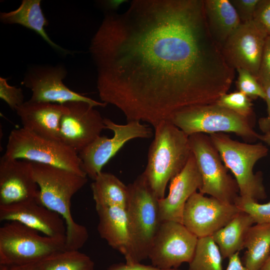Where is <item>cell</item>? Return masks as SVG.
Masks as SVG:
<instances>
[{"instance_id":"7","label":"cell","mask_w":270,"mask_h":270,"mask_svg":"<svg viewBox=\"0 0 270 270\" xmlns=\"http://www.w3.org/2000/svg\"><path fill=\"white\" fill-rule=\"evenodd\" d=\"M66 242L45 235L16 221L0 228V264L22 265L40 262L66 250Z\"/></svg>"},{"instance_id":"34","label":"cell","mask_w":270,"mask_h":270,"mask_svg":"<svg viewBox=\"0 0 270 270\" xmlns=\"http://www.w3.org/2000/svg\"><path fill=\"white\" fill-rule=\"evenodd\" d=\"M253 20L270 36V0H260Z\"/></svg>"},{"instance_id":"23","label":"cell","mask_w":270,"mask_h":270,"mask_svg":"<svg viewBox=\"0 0 270 270\" xmlns=\"http://www.w3.org/2000/svg\"><path fill=\"white\" fill-rule=\"evenodd\" d=\"M254 224L250 215L240 212L212 236L223 258H229L244 248L246 235Z\"/></svg>"},{"instance_id":"22","label":"cell","mask_w":270,"mask_h":270,"mask_svg":"<svg viewBox=\"0 0 270 270\" xmlns=\"http://www.w3.org/2000/svg\"><path fill=\"white\" fill-rule=\"evenodd\" d=\"M40 0H23L16 10L1 12L0 20L4 24H17L36 32L54 48L66 54L64 49L51 40L46 34L44 26L48 22L44 16L40 7Z\"/></svg>"},{"instance_id":"4","label":"cell","mask_w":270,"mask_h":270,"mask_svg":"<svg viewBox=\"0 0 270 270\" xmlns=\"http://www.w3.org/2000/svg\"><path fill=\"white\" fill-rule=\"evenodd\" d=\"M222 161L232 173L239 189V196L258 202L267 197L260 172L254 174L256 164L266 156L268 148L262 143L241 142L223 133L210 134Z\"/></svg>"},{"instance_id":"17","label":"cell","mask_w":270,"mask_h":270,"mask_svg":"<svg viewBox=\"0 0 270 270\" xmlns=\"http://www.w3.org/2000/svg\"><path fill=\"white\" fill-rule=\"evenodd\" d=\"M38 186L32 162L3 155L0 159V204L37 199Z\"/></svg>"},{"instance_id":"11","label":"cell","mask_w":270,"mask_h":270,"mask_svg":"<svg viewBox=\"0 0 270 270\" xmlns=\"http://www.w3.org/2000/svg\"><path fill=\"white\" fill-rule=\"evenodd\" d=\"M198 238L182 223L161 222L150 246L148 258L153 266L163 270L178 268L192 260Z\"/></svg>"},{"instance_id":"32","label":"cell","mask_w":270,"mask_h":270,"mask_svg":"<svg viewBox=\"0 0 270 270\" xmlns=\"http://www.w3.org/2000/svg\"><path fill=\"white\" fill-rule=\"evenodd\" d=\"M257 79L264 90L270 85V36H268L266 40Z\"/></svg>"},{"instance_id":"5","label":"cell","mask_w":270,"mask_h":270,"mask_svg":"<svg viewBox=\"0 0 270 270\" xmlns=\"http://www.w3.org/2000/svg\"><path fill=\"white\" fill-rule=\"evenodd\" d=\"M168 120L188 136L198 133L231 132L249 142L260 140V134L253 128L250 118L216 103L184 108L173 113Z\"/></svg>"},{"instance_id":"30","label":"cell","mask_w":270,"mask_h":270,"mask_svg":"<svg viewBox=\"0 0 270 270\" xmlns=\"http://www.w3.org/2000/svg\"><path fill=\"white\" fill-rule=\"evenodd\" d=\"M236 70L238 72L237 86L239 91L250 98H260L264 100L265 91L257 78L245 70L238 68Z\"/></svg>"},{"instance_id":"35","label":"cell","mask_w":270,"mask_h":270,"mask_svg":"<svg viewBox=\"0 0 270 270\" xmlns=\"http://www.w3.org/2000/svg\"><path fill=\"white\" fill-rule=\"evenodd\" d=\"M106 270H180L179 268L163 270L156 266L144 265L140 262L137 263H118L113 264Z\"/></svg>"},{"instance_id":"20","label":"cell","mask_w":270,"mask_h":270,"mask_svg":"<svg viewBox=\"0 0 270 270\" xmlns=\"http://www.w3.org/2000/svg\"><path fill=\"white\" fill-rule=\"evenodd\" d=\"M66 110L64 104L29 100L16 112L24 128L42 136L60 140V122Z\"/></svg>"},{"instance_id":"24","label":"cell","mask_w":270,"mask_h":270,"mask_svg":"<svg viewBox=\"0 0 270 270\" xmlns=\"http://www.w3.org/2000/svg\"><path fill=\"white\" fill-rule=\"evenodd\" d=\"M96 208L120 206L126 208L129 198L128 186L114 174L100 172L91 184Z\"/></svg>"},{"instance_id":"28","label":"cell","mask_w":270,"mask_h":270,"mask_svg":"<svg viewBox=\"0 0 270 270\" xmlns=\"http://www.w3.org/2000/svg\"><path fill=\"white\" fill-rule=\"evenodd\" d=\"M216 103L247 118H250L252 115V104L250 99L240 91L223 94Z\"/></svg>"},{"instance_id":"31","label":"cell","mask_w":270,"mask_h":270,"mask_svg":"<svg viewBox=\"0 0 270 270\" xmlns=\"http://www.w3.org/2000/svg\"><path fill=\"white\" fill-rule=\"evenodd\" d=\"M0 98L15 111L24 102L22 90L10 86L6 79L2 77L0 78Z\"/></svg>"},{"instance_id":"8","label":"cell","mask_w":270,"mask_h":270,"mask_svg":"<svg viewBox=\"0 0 270 270\" xmlns=\"http://www.w3.org/2000/svg\"><path fill=\"white\" fill-rule=\"evenodd\" d=\"M5 156L63 168L87 176L78 154L60 140H51L23 128L11 131Z\"/></svg>"},{"instance_id":"37","label":"cell","mask_w":270,"mask_h":270,"mask_svg":"<svg viewBox=\"0 0 270 270\" xmlns=\"http://www.w3.org/2000/svg\"><path fill=\"white\" fill-rule=\"evenodd\" d=\"M238 252L228 258V265L226 270H248L242 264Z\"/></svg>"},{"instance_id":"29","label":"cell","mask_w":270,"mask_h":270,"mask_svg":"<svg viewBox=\"0 0 270 270\" xmlns=\"http://www.w3.org/2000/svg\"><path fill=\"white\" fill-rule=\"evenodd\" d=\"M234 204L241 212L250 215L255 224H270V202L261 204L250 199L242 198L239 196Z\"/></svg>"},{"instance_id":"3","label":"cell","mask_w":270,"mask_h":270,"mask_svg":"<svg viewBox=\"0 0 270 270\" xmlns=\"http://www.w3.org/2000/svg\"><path fill=\"white\" fill-rule=\"evenodd\" d=\"M154 130L142 174L160 200L165 197L168 184L184 168L192 151L188 136L170 121L161 122Z\"/></svg>"},{"instance_id":"14","label":"cell","mask_w":270,"mask_h":270,"mask_svg":"<svg viewBox=\"0 0 270 270\" xmlns=\"http://www.w3.org/2000/svg\"><path fill=\"white\" fill-rule=\"evenodd\" d=\"M267 36L254 20L241 23L222 47L226 60L234 69L245 70L257 78Z\"/></svg>"},{"instance_id":"40","label":"cell","mask_w":270,"mask_h":270,"mask_svg":"<svg viewBox=\"0 0 270 270\" xmlns=\"http://www.w3.org/2000/svg\"><path fill=\"white\" fill-rule=\"evenodd\" d=\"M260 270H270V253L266 262Z\"/></svg>"},{"instance_id":"21","label":"cell","mask_w":270,"mask_h":270,"mask_svg":"<svg viewBox=\"0 0 270 270\" xmlns=\"http://www.w3.org/2000/svg\"><path fill=\"white\" fill-rule=\"evenodd\" d=\"M204 10L210 32L222 46L241 22L230 0H204Z\"/></svg>"},{"instance_id":"25","label":"cell","mask_w":270,"mask_h":270,"mask_svg":"<svg viewBox=\"0 0 270 270\" xmlns=\"http://www.w3.org/2000/svg\"><path fill=\"white\" fill-rule=\"evenodd\" d=\"M242 262L248 270H260L270 253V224H256L248 230Z\"/></svg>"},{"instance_id":"13","label":"cell","mask_w":270,"mask_h":270,"mask_svg":"<svg viewBox=\"0 0 270 270\" xmlns=\"http://www.w3.org/2000/svg\"><path fill=\"white\" fill-rule=\"evenodd\" d=\"M63 104L66 110L60 122L59 140L78 154L100 136L106 128L104 118L94 106L84 102Z\"/></svg>"},{"instance_id":"36","label":"cell","mask_w":270,"mask_h":270,"mask_svg":"<svg viewBox=\"0 0 270 270\" xmlns=\"http://www.w3.org/2000/svg\"><path fill=\"white\" fill-rule=\"evenodd\" d=\"M264 90L266 94L264 100L267 104L268 114L266 116L260 118L258 121L259 128L264 134L270 132V85Z\"/></svg>"},{"instance_id":"1","label":"cell","mask_w":270,"mask_h":270,"mask_svg":"<svg viewBox=\"0 0 270 270\" xmlns=\"http://www.w3.org/2000/svg\"><path fill=\"white\" fill-rule=\"evenodd\" d=\"M102 102L156 128L184 108L216 103L234 77L204 0H134L109 10L92 39Z\"/></svg>"},{"instance_id":"6","label":"cell","mask_w":270,"mask_h":270,"mask_svg":"<svg viewBox=\"0 0 270 270\" xmlns=\"http://www.w3.org/2000/svg\"><path fill=\"white\" fill-rule=\"evenodd\" d=\"M128 186L129 198L126 210L136 261L140 262L148 258L150 246L162 222L159 198L142 173Z\"/></svg>"},{"instance_id":"9","label":"cell","mask_w":270,"mask_h":270,"mask_svg":"<svg viewBox=\"0 0 270 270\" xmlns=\"http://www.w3.org/2000/svg\"><path fill=\"white\" fill-rule=\"evenodd\" d=\"M191 151L200 174L202 185L199 192L220 201L234 204L239 196L237 182L228 173L210 136L198 133L188 136Z\"/></svg>"},{"instance_id":"12","label":"cell","mask_w":270,"mask_h":270,"mask_svg":"<svg viewBox=\"0 0 270 270\" xmlns=\"http://www.w3.org/2000/svg\"><path fill=\"white\" fill-rule=\"evenodd\" d=\"M240 212L234 204L196 192L184 206L182 224L198 238L212 236Z\"/></svg>"},{"instance_id":"16","label":"cell","mask_w":270,"mask_h":270,"mask_svg":"<svg viewBox=\"0 0 270 270\" xmlns=\"http://www.w3.org/2000/svg\"><path fill=\"white\" fill-rule=\"evenodd\" d=\"M0 220L18 222L44 235L66 242V230L64 218L36 200L0 204Z\"/></svg>"},{"instance_id":"15","label":"cell","mask_w":270,"mask_h":270,"mask_svg":"<svg viewBox=\"0 0 270 270\" xmlns=\"http://www.w3.org/2000/svg\"><path fill=\"white\" fill-rule=\"evenodd\" d=\"M66 72L62 66L40 68L26 74L22 84L32 92L30 101L63 104L74 101L84 102L94 107H105L99 102L68 88L63 82Z\"/></svg>"},{"instance_id":"10","label":"cell","mask_w":270,"mask_h":270,"mask_svg":"<svg viewBox=\"0 0 270 270\" xmlns=\"http://www.w3.org/2000/svg\"><path fill=\"white\" fill-rule=\"evenodd\" d=\"M104 124L106 128L114 132L113 136H100L78 153L83 170L93 180L127 142L137 138H150L153 134L150 128L139 121L120 124L104 118Z\"/></svg>"},{"instance_id":"33","label":"cell","mask_w":270,"mask_h":270,"mask_svg":"<svg viewBox=\"0 0 270 270\" xmlns=\"http://www.w3.org/2000/svg\"><path fill=\"white\" fill-rule=\"evenodd\" d=\"M234 8L241 23L253 20L260 0H230Z\"/></svg>"},{"instance_id":"2","label":"cell","mask_w":270,"mask_h":270,"mask_svg":"<svg viewBox=\"0 0 270 270\" xmlns=\"http://www.w3.org/2000/svg\"><path fill=\"white\" fill-rule=\"evenodd\" d=\"M32 164L38 187L36 201L64 218L66 230V250H78L87 241L88 233L86 226L73 218L71 200L87 183V176L53 166L34 162Z\"/></svg>"},{"instance_id":"19","label":"cell","mask_w":270,"mask_h":270,"mask_svg":"<svg viewBox=\"0 0 270 270\" xmlns=\"http://www.w3.org/2000/svg\"><path fill=\"white\" fill-rule=\"evenodd\" d=\"M96 208L98 218L97 228L100 236L122 254L126 262L137 263L126 208L120 206Z\"/></svg>"},{"instance_id":"38","label":"cell","mask_w":270,"mask_h":270,"mask_svg":"<svg viewBox=\"0 0 270 270\" xmlns=\"http://www.w3.org/2000/svg\"><path fill=\"white\" fill-rule=\"evenodd\" d=\"M0 270H42L40 262L22 265H0Z\"/></svg>"},{"instance_id":"27","label":"cell","mask_w":270,"mask_h":270,"mask_svg":"<svg viewBox=\"0 0 270 270\" xmlns=\"http://www.w3.org/2000/svg\"><path fill=\"white\" fill-rule=\"evenodd\" d=\"M222 259L212 236L198 238L188 270H222Z\"/></svg>"},{"instance_id":"18","label":"cell","mask_w":270,"mask_h":270,"mask_svg":"<svg viewBox=\"0 0 270 270\" xmlns=\"http://www.w3.org/2000/svg\"><path fill=\"white\" fill-rule=\"evenodd\" d=\"M168 196L158 200L161 222L175 221L182 224L184 206L189 198L202 185V180L194 154L182 170L170 182Z\"/></svg>"},{"instance_id":"26","label":"cell","mask_w":270,"mask_h":270,"mask_svg":"<svg viewBox=\"0 0 270 270\" xmlns=\"http://www.w3.org/2000/svg\"><path fill=\"white\" fill-rule=\"evenodd\" d=\"M42 270H94L91 258L78 250H65L40 262Z\"/></svg>"},{"instance_id":"39","label":"cell","mask_w":270,"mask_h":270,"mask_svg":"<svg viewBox=\"0 0 270 270\" xmlns=\"http://www.w3.org/2000/svg\"><path fill=\"white\" fill-rule=\"evenodd\" d=\"M260 140L270 145V132L263 134H260Z\"/></svg>"}]
</instances>
